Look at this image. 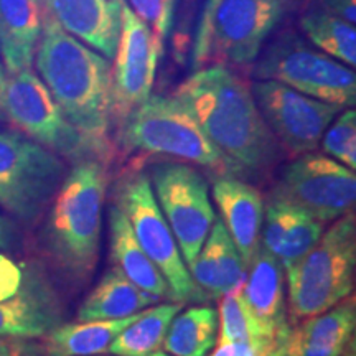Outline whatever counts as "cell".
<instances>
[{
  "instance_id": "4316f807",
  "label": "cell",
  "mask_w": 356,
  "mask_h": 356,
  "mask_svg": "<svg viewBox=\"0 0 356 356\" xmlns=\"http://www.w3.org/2000/svg\"><path fill=\"white\" fill-rule=\"evenodd\" d=\"M177 302L140 312L139 317L115 337L108 353L115 356H150L162 348L168 325L180 312Z\"/></svg>"
},
{
  "instance_id": "603a6c76",
  "label": "cell",
  "mask_w": 356,
  "mask_h": 356,
  "mask_svg": "<svg viewBox=\"0 0 356 356\" xmlns=\"http://www.w3.org/2000/svg\"><path fill=\"white\" fill-rule=\"evenodd\" d=\"M42 35V13L35 0H0V55L10 74L29 70Z\"/></svg>"
},
{
  "instance_id": "f546056e",
  "label": "cell",
  "mask_w": 356,
  "mask_h": 356,
  "mask_svg": "<svg viewBox=\"0 0 356 356\" xmlns=\"http://www.w3.org/2000/svg\"><path fill=\"white\" fill-rule=\"evenodd\" d=\"M322 149L341 165L356 168V113L346 108L337 115L322 137Z\"/></svg>"
},
{
  "instance_id": "ab89813d",
  "label": "cell",
  "mask_w": 356,
  "mask_h": 356,
  "mask_svg": "<svg viewBox=\"0 0 356 356\" xmlns=\"http://www.w3.org/2000/svg\"><path fill=\"white\" fill-rule=\"evenodd\" d=\"M35 2H40V0H35Z\"/></svg>"
},
{
  "instance_id": "9c48e42d",
  "label": "cell",
  "mask_w": 356,
  "mask_h": 356,
  "mask_svg": "<svg viewBox=\"0 0 356 356\" xmlns=\"http://www.w3.org/2000/svg\"><path fill=\"white\" fill-rule=\"evenodd\" d=\"M66 177L63 160L17 132L0 131V207L33 225L50 207Z\"/></svg>"
},
{
  "instance_id": "5b68a950",
  "label": "cell",
  "mask_w": 356,
  "mask_h": 356,
  "mask_svg": "<svg viewBox=\"0 0 356 356\" xmlns=\"http://www.w3.org/2000/svg\"><path fill=\"white\" fill-rule=\"evenodd\" d=\"M356 266L355 211L338 218L314 248L287 269L289 323L333 309L353 292Z\"/></svg>"
},
{
  "instance_id": "8d00e7d4",
  "label": "cell",
  "mask_w": 356,
  "mask_h": 356,
  "mask_svg": "<svg viewBox=\"0 0 356 356\" xmlns=\"http://www.w3.org/2000/svg\"><path fill=\"white\" fill-rule=\"evenodd\" d=\"M7 74L3 70L2 63H0V119H6V113H3V102H6V89H7Z\"/></svg>"
},
{
  "instance_id": "2e32d148",
  "label": "cell",
  "mask_w": 356,
  "mask_h": 356,
  "mask_svg": "<svg viewBox=\"0 0 356 356\" xmlns=\"http://www.w3.org/2000/svg\"><path fill=\"white\" fill-rule=\"evenodd\" d=\"M355 325L356 307L351 297L291 327L269 356H350Z\"/></svg>"
},
{
  "instance_id": "d4e9b609",
  "label": "cell",
  "mask_w": 356,
  "mask_h": 356,
  "mask_svg": "<svg viewBox=\"0 0 356 356\" xmlns=\"http://www.w3.org/2000/svg\"><path fill=\"white\" fill-rule=\"evenodd\" d=\"M139 314L121 320L61 323L47 335V356H95L108 353L115 337L127 328Z\"/></svg>"
},
{
  "instance_id": "74e56055",
  "label": "cell",
  "mask_w": 356,
  "mask_h": 356,
  "mask_svg": "<svg viewBox=\"0 0 356 356\" xmlns=\"http://www.w3.org/2000/svg\"><path fill=\"white\" fill-rule=\"evenodd\" d=\"M178 0H165V29L170 33L172 25H173V17H175V8H177Z\"/></svg>"
},
{
  "instance_id": "484cf974",
  "label": "cell",
  "mask_w": 356,
  "mask_h": 356,
  "mask_svg": "<svg viewBox=\"0 0 356 356\" xmlns=\"http://www.w3.org/2000/svg\"><path fill=\"white\" fill-rule=\"evenodd\" d=\"M218 314L211 307H191L168 325L162 348L172 356H207L216 345Z\"/></svg>"
},
{
  "instance_id": "7402d4cb",
  "label": "cell",
  "mask_w": 356,
  "mask_h": 356,
  "mask_svg": "<svg viewBox=\"0 0 356 356\" xmlns=\"http://www.w3.org/2000/svg\"><path fill=\"white\" fill-rule=\"evenodd\" d=\"M108 220L111 257L115 269L121 270L124 277H127L140 291L157 299H172L165 279L140 248L126 215L115 204H111Z\"/></svg>"
},
{
  "instance_id": "9a60e30c",
  "label": "cell",
  "mask_w": 356,
  "mask_h": 356,
  "mask_svg": "<svg viewBox=\"0 0 356 356\" xmlns=\"http://www.w3.org/2000/svg\"><path fill=\"white\" fill-rule=\"evenodd\" d=\"M63 320L60 297L37 267L24 273L15 296L0 300V338H44Z\"/></svg>"
},
{
  "instance_id": "d6a6232c",
  "label": "cell",
  "mask_w": 356,
  "mask_h": 356,
  "mask_svg": "<svg viewBox=\"0 0 356 356\" xmlns=\"http://www.w3.org/2000/svg\"><path fill=\"white\" fill-rule=\"evenodd\" d=\"M24 273L15 262L0 256V300L15 296L24 282Z\"/></svg>"
},
{
  "instance_id": "4fadbf2b",
  "label": "cell",
  "mask_w": 356,
  "mask_h": 356,
  "mask_svg": "<svg viewBox=\"0 0 356 356\" xmlns=\"http://www.w3.org/2000/svg\"><path fill=\"white\" fill-rule=\"evenodd\" d=\"M251 92L280 150L291 159L314 152L343 111L341 106L305 96L277 81H254Z\"/></svg>"
},
{
  "instance_id": "5bb4252c",
  "label": "cell",
  "mask_w": 356,
  "mask_h": 356,
  "mask_svg": "<svg viewBox=\"0 0 356 356\" xmlns=\"http://www.w3.org/2000/svg\"><path fill=\"white\" fill-rule=\"evenodd\" d=\"M159 58L152 30L124 2L111 84V115L118 126L152 96Z\"/></svg>"
},
{
  "instance_id": "8992f818",
  "label": "cell",
  "mask_w": 356,
  "mask_h": 356,
  "mask_svg": "<svg viewBox=\"0 0 356 356\" xmlns=\"http://www.w3.org/2000/svg\"><path fill=\"white\" fill-rule=\"evenodd\" d=\"M124 152L165 155L229 175L220 152L204 136L191 111L175 96H150L126 121L119 124Z\"/></svg>"
},
{
  "instance_id": "7c38bea8",
  "label": "cell",
  "mask_w": 356,
  "mask_h": 356,
  "mask_svg": "<svg viewBox=\"0 0 356 356\" xmlns=\"http://www.w3.org/2000/svg\"><path fill=\"white\" fill-rule=\"evenodd\" d=\"M160 210L175 236L185 264L190 266L202 251L213 222L215 210L203 173L188 163L163 162L150 167Z\"/></svg>"
},
{
  "instance_id": "e575fe53",
  "label": "cell",
  "mask_w": 356,
  "mask_h": 356,
  "mask_svg": "<svg viewBox=\"0 0 356 356\" xmlns=\"http://www.w3.org/2000/svg\"><path fill=\"white\" fill-rule=\"evenodd\" d=\"M29 345L20 338H0V356H25Z\"/></svg>"
},
{
  "instance_id": "4dcf8cb0",
  "label": "cell",
  "mask_w": 356,
  "mask_h": 356,
  "mask_svg": "<svg viewBox=\"0 0 356 356\" xmlns=\"http://www.w3.org/2000/svg\"><path fill=\"white\" fill-rule=\"evenodd\" d=\"M127 7L131 8L137 19L152 29L155 47L160 56H163L165 43L168 38L165 29V0H127Z\"/></svg>"
},
{
  "instance_id": "8fae6325",
  "label": "cell",
  "mask_w": 356,
  "mask_h": 356,
  "mask_svg": "<svg viewBox=\"0 0 356 356\" xmlns=\"http://www.w3.org/2000/svg\"><path fill=\"white\" fill-rule=\"evenodd\" d=\"M270 200L293 204L327 225L355 210V170L323 154H304L282 168Z\"/></svg>"
},
{
  "instance_id": "52a82bcc",
  "label": "cell",
  "mask_w": 356,
  "mask_h": 356,
  "mask_svg": "<svg viewBox=\"0 0 356 356\" xmlns=\"http://www.w3.org/2000/svg\"><path fill=\"white\" fill-rule=\"evenodd\" d=\"M256 81H277L315 99L355 108L356 74L300 35L280 32L266 43L252 63Z\"/></svg>"
},
{
  "instance_id": "836d02e7",
  "label": "cell",
  "mask_w": 356,
  "mask_h": 356,
  "mask_svg": "<svg viewBox=\"0 0 356 356\" xmlns=\"http://www.w3.org/2000/svg\"><path fill=\"white\" fill-rule=\"evenodd\" d=\"M317 6L338 19L355 25L356 0H317Z\"/></svg>"
},
{
  "instance_id": "30bf717a",
  "label": "cell",
  "mask_w": 356,
  "mask_h": 356,
  "mask_svg": "<svg viewBox=\"0 0 356 356\" xmlns=\"http://www.w3.org/2000/svg\"><path fill=\"white\" fill-rule=\"evenodd\" d=\"M3 113L7 121L53 154L74 163L96 160L106 165L109 162L66 121L48 88L30 68L7 79Z\"/></svg>"
},
{
  "instance_id": "ba28073f",
  "label": "cell",
  "mask_w": 356,
  "mask_h": 356,
  "mask_svg": "<svg viewBox=\"0 0 356 356\" xmlns=\"http://www.w3.org/2000/svg\"><path fill=\"white\" fill-rule=\"evenodd\" d=\"M114 204L129 220L140 248L165 279L172 302L198 300V292L188 273L175 236L160 210L149 175L136 168L115 184Z\"/></svg>"
},
{
  "instance_id": "f1b7e54d",
  "label": "cell",
  "mask_w": 356,
  "mask_h": 356,
  "mask_svg": "<svg viewBox=\"0 0 356 356\" xmlns=\"http://www.w3.org/2000/svg\"><path fill=\"white\" fill-rule=\"evenodd\" d=\"M256 338H274L244 300L241 287L225 293L220 302V335L216 337L218 345L239 343V341L256 340ZM279 345V341H277Z\"/></svg>"
},
{
  "instance_id": "3957f363",
  "label": "cell",
  "mask_w": 356,
  "mask_h": 356,
  "mask_svg": "<svg viewBox=\"0 0 356 356\" xmlns=\"http://www.w3.org/2000/svg\"><path fill=\"white\" fill-rule=\"evenodd\" d=\"M108 184L104 163H74L51 202L43 229L44 252L71 282H86L99 261Z\"/></svg>"
},
{
  "instance_id": "d6986e66",
  "label": "cell",
  "mask_w": 356,
  "mask_h": 356,
  "mask_svg": "<svg viewBox=\"0 0 356 356\" xmlns=\"http://www.w3.org/2000/svg\"><path fill=\"white\" fill-rule=\"evenodd\" d=\"M248 269L241 287L244 300L266 330L280 341L291 330L284 291V267L269 251L259 246Z\"/></svg>"
},
{
  "instance_id": "e0dca14e",
  "label": "cell",
  "mask_w": 356,
  "mask_h": 356,
  "mask_svg": "<svg viewBox=\"0 0 356 356\" xmlns=\"http://www.w3.org/2000/svg\"><path fill=\"white\" fill-rule=\"evenodd\" d=\"M124 0H47L50 15L66 33L108 60L121 35Z\"/></svg>"
},
{
  "instance_id": "cb8c5ba5",
  "label": "cell",
  "mask_w": 356,
  "mask_h": 356,
  "mask_svg": "<svg viewBox=\"0 0 356 356\" xmlns=\"http://www.w3.org/2000/svg\"><path fill=\"white\" fill-rule=\"evenodd\" d=\"M160 299L150 296L134 284L115 267L104 273L97 286L89 292L78 309V322L92 320H121L140 314Z\"/></svg>"
},
{
  "instance_id": "83f0119b",
  "label": "cell",
  "mask_w": 356,
  "mask_h": 356,
  "mask_svg": "<svg viewBox=\"0 0 356 356\" xmlns=\"http://www.w3.org/2000/svg\"><path fill=\"white\" fill-rule=\"evenodd\" d=\"M300 29L307 40L350 68L356 65V29L318 6L310 7L300 17Z\"/></svg>"
},
{
  "instance_id": "7a4b0ae2",
  "label": "cell",
  "mask_w": 356,
  "mask_h": 356,
  "mask_svg": "<svg viewBox=\"0 0 356 356\" xmlns=\"http://www.w3.org/2000/svg\"><path fill=\"white\" fill-rule=\"evenodd\" d=\"M35 61L40 79L66 121L111 160L113 66L108 58L71 37L44 13Z\"/></svg>"
},
{
  "instance_id": "44dd1931",
  "label": "cell",
  "mask_w": 356,
  "mask_h": 356,
  "mask_svg": "<svg viewBox=\"0 0 356 356\" xmlns=\"http://www.w3.org/2000/svg\"><path fill=\"white\" fill-rule=\"evenodd\" d=\"M325 225L314 220L300 208L270 200L264 207L261 246L284 267L292 266L317 244Z\"/></svg>"
},
{
  "instance_id": "f35d334b",
  "label": "cell",
  "mask_w": 356,
  "mask_h": 356,
  "mask_svg": "<svg viewBox=\"0 0 356 356\" xmlns=\"http://www.w3.org/2000/svg\"><path fill=\"white\" fill-rule=\"evenodd\" d=\"M150 356H167L165 353H160V351H155L154 355H150Z\"/></svg>"
},
{
  "instance_id": "277c9868",
  "label": "cell",
  "mask_w": 356,
  "mask_h": 356,
  "mask_svg": "<svg viewBox=\"0 0 356 356\" xmlns=\"http://www.w3.org/2000/svg\"><path fill=\"white\" fill-rule=\"evenodd\" d=\"M304 0H207L193 43V68L256 61L277 26Z\"/></svg>"
},
{
  "instance_id": "d590c367",
  "label": "cell",
  "mask_w": 356,
  "mask_h": 356,
  "mask_svg": "<svg viewBox=\"0 0 356 356\" xmlns=\"http://www.w3.org/2000/svg\"><path fill=\"white\" fill-rule=\"evenodd\" d=\"M17 244V233L12 222L0 215V249L2 251H8L13 249Z\"/></svg>"
},
{
  "instance_id": "ac0fdd59",
  "label": "cell",
  "mask_w": 356,
  "mask_h": 356,
  "mask_svg": "<svg viewBox=\"0 0 356 356\" xmlns=\"http://www.w3.org/2000/svg\"><path fill=\"white\" fill-rule=\"evenodd\" d=\"M213 198L220 208L221 222L248 267L261 246L264 220L261 191L238 177L220 175L213 181Z\"/></svg>"
},
{
  "instance_id": "ffe728a7",
  "label": "cell",
  "mask_w": 356,
  "mask_h": 356,
  "mask_svg": "<svg viewBox=\"0 0 356 356\" xmlns=\"http://www.w3.org/2000/svg\"><path fill=\"white\" fill-rule=\"evenodd\" d=\"M188 267L198 300L218 299L243 287L248 270L221 220L213 222L204 248Z\"/></svg>"
},
{
  "instance_id": "1f68e13d",
  "label": "cell",
  "mask_w": 356,
  "mask_h": 356,
  "mask_svg": "<svg viewBox=\"0 0 356 356\" xmlns=\"http://www.w3.org/2000/svg\"><path fill=\"white\" fill-rule=\"evenodd\" d=\"M275 346L277 341L273 338H256L239 343L220 345L210 356H269Z\"/></svg>"
},
{
  "instance_id": "6da1fadb",
  "label": "cell",
  "mask_w": 356,
  "mask_h": 356,
  "mask_svg": "<svg viewBox=\"0 0 356 356\" xmlns=\"http://www.w3.org/2000/svg\"><path fill=\"white\" fill-rule=\"evenodd\" d=\"M220 152L229 175L261 178L282 159V150L257 109L251 84L228 66L195 71L175 92Z\"/></svg>"
}]
</instances>
